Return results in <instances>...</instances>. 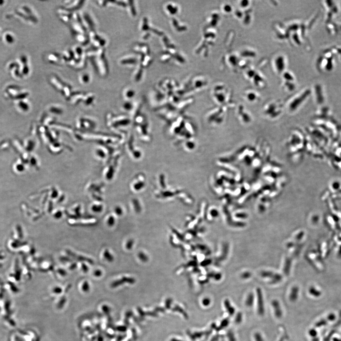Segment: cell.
<instances>
[{"mask_svg": "<svg viewBox=\"0 0 341 341\" xmlns=\"http://www.w3.org/2000/svg\"><path fill=\"white\" fill-rule=\"evenodd\" d=\"M224 305L227 313H228L230 316H233L235 313V308L231 304L230 301L228 299L225 300L224 301Z\"/></svg>", "mask_w": 341, "mask_h": 341, "instance_id": "cell-11", "label": "cell"}, {"mask_svg": "<svg viewBox=\"0 0 341 341\" xmlns=\"http://www.w3.org/2000/svg\"><path fill=\"white\" fill-rule=\"evenodd\" d=\"M336 318V316L333 314H331L329 315L328 317V319L330 321H333Z\"/></svg>", "mask_w": 341, "mask_h": 341, "instance_id": "cell-24", "label": "cell"}, {"mask_svg": "<svg viewBox=\"0 0 341 341\" xmlns=\"http://www.w3.org/2000/svg\"><path fill=\"white\" fill-rule=\"evenodd\" d=\"M254 302V295L252 292L249 293L245 300V305L248 308L253 306Z\"/></svg>", "mask_w": 341, "mask_h": 341, "instance_id": "cell-12", "label": "cell"}, {"mask_svg": "<svg viewBox=\"0 0 341 341\" xmlns=\"http://www.w3.org/2000/svg\"><path fill=\"white\" fill-rule=\"evenodd\" d=\"M90 37L95 47L97 46L103 47L106 44V41L105 39L97 35V34L94 31H91Z\"/></svg>", "mask_w": 341, "mask_h": 341, "instance_id": "cell-4", "label": "cell"}, {"mask_svg": "<svg viewBox=\"0 0 341 341\" xmlns=\"http://www.w3.org/2000/svg\"><path fill=\"white\" fill-rule=\"evenodd\" d=\"M63 60L64 62H69L71 63V62L75 60V54L74 51L71 50H67L64 52V53L62 55Z\"/></svg>", "mask_w": 341, "mask_h": 341, "instance_id": "cell-8", "label": "cell"}, {"mask_svg": "<svg viewBox=\"0 0 341 341\" xmlns=\"http://www.w3.org/2000/svg\"><path fill=\"white\" fill-rule=\"evenodd\" d=\"M309 292L310 294L313 296L314 297H319L321 293L319 291L317 290L314 287H311L309 289Z\"/></svg>", "mask_w": 341, "mask_h": 341, "instance_id": "cell-14", "label": "cell"}, {"mask_svg": "<svg viewBox=\"0 0 341 341\" xmlns=\"http://www.w3.org/2000/svg\"><path fill=\"white\" fill-rule=\"evenodd\" d=\"M298 292L299 289L298 287L294 286L292 288L289 296V300L291 302H294L297 301L298 297Z\"/></svg>", "mask_w": 341, "mask_h": 341, "instance_id": "cell-10", "label": "cell"}, {"mask_svg": "<svg viewBox=\"0 0 341 341\" xmlns=\"http://www.w3.org/2000/svg\"><path fill=\"white\" fill-rule=\"evenodd\" d=\"M84 21L87 24L88 27L89 28L91 29V31H94V22L92 20V18L90 17V16L88 14H85L84 16Z\"/></svg>", "mask_w": 341, "mask_h": 341, "instance_id": "cell-13", "label": "cell"}, {"mask_svg": "<svg viewBox=\"0 0 341 341\" xmlns=\"http://www.w3.org/2000/svg\"><path fill=\"white\" fill-rule=\"evenodd\" d=\"M229 323V321L228 319H225L223 320L221 323L220 327L221 329L226 327V326L228 325Z\"/></svg>", "mask_w": 341, "mask_h": 341, "instance_id": "cell-19", "label": "cell"}, {"mask_svg": "<svg viewBox=\"0 0 341 341\" xmlns=\"http://www.w3.org/2000/svg\"><path fill=\"white\" fill-rule=\"evenodd\" d=\"M48 58H49V62H50L51 63H53V64H59L63 62H64L63 60L62 56L60 55L59 54H51L48 57Z\"/></svg>", "mask_w": 341, "mask_h": 341, "instance_id": "cell-9", "label": "cell"}, {"mask_svg": "<svg viewBox=\"0 0 341 341\" xmlns=\"http://www.w3.org/2000/svg\"><path fill=\"white\" fill-rule=\"evenodd\" d=\"M81 79L82 83H88L90 81V76L88 74H83L82 75Z\"/></svg>", "mask_w": 341, "mask_h": 341, "instance_id": "cell-16", "label": "cell"}, {"mask_svg": "<svg viewBox=\"0 0 341 341\" xmlns=\"http://www.w3.org/2000/svg\"><path fill=\"white\" fill-rule=\"evenodd\" d=\"M254 338L256 341H264L263 336L259 332H256L254 334Z\"/></svg>", "mask_w": 341, "mask_h": 341, "instance_id": "cell-17", "label": "cell"}, {"mask_svg": "<svg viewBox=\"0 0 341 341\" xmlns=\"http://www.w3.org/2000/svg\"><path fill=\"white\" fill-rule=\"evenodd\" d=\"M309 334L311 337H314L317 336V332L315 329H311L309 331Z\"/></svg>", "mask_w": 341, "mask_h": 341, "instance_id": "cell-20", "label": "cell"}, {"mask_svg": "<svg viewBox=\"0 0 341 341\" xmlns=\"http://www.w3.org/2000/svg\"><path fill=\"white\" fill-rule=\"evenodd\" d=\"M227 336L228 338L229 341H237L234 334L233 333V332L232 331H230L227 333Z\"/></svg>", "mask_w": 341, "mask_h": 341, "instance_id": "cell-18", "label": "cell"}, {"mask_svg": "<svg viewBox=\"0 0 341 341\" xmlns=\"http://www.w3.org/2000/svg\"><path fill=\"white\" fill-rule=\"evenodd\" d=\"M58 14L61 20L66 23L70 22L74 15L72 12L68 11L66 8H60L58 9Z\"/></svg>", "mask_w": 341, "mask_h": 341, "instance_id": "cell-3", "label": "cell"}, {"mask_svg": "<svg viewBox=\"0 0 341 341\" xmlns=\"http://www.w3.org/2000/svg\"><path fill=\"white\" fill-rule=\"evenodd\" d=\"M271 304L274 310V315L276 317L278 318L282 317L283 311L279 301L277 300H273L272 301Z\"/></svg>", "mask_w": 341, "mask_h": 341, "instance_id": "cell-6", "label": "cell"}, {"mask_svg": "<svg viewBox=\"0 0 341 341\" xmlns=\"http://www.w3.org/2000/svg\"><path fill=\"white\" fill-rule=\"evenodd\" d=\"M334 341H341L340 340H339L338 339L334 338Z\"/></svg>", "mask_w": 341, "mask_h": 341, "instance_id": "cell-27", "label": "cell"}, {"mask_svg": "<svg viewBox=\"0 0 341 341\" xmlns=\"http://www.w3.org/2000/svg\"><path fill=\"white\" fill-rule=\"evenodd\" d=\"M256 294H257V313L259 316H264V313H265L264 297H263L262 291L260 288H257L256 289Z\"/></svg>", "mask_w": 341, "mask_h": 341, "instance_id": "cell-2", "label": "cell"}, {"mask_svg": "<svg viewBox=\"0 0 341 341\" xmlns=\"http://www.w3.org/2000/svg\"><path fill=\"white\" fill-rule=\"evenodd\" d=\"M212 212L213 213H212V215L213 216H214V217H216V216H217V214H218V212H216V211H215V212H214V211H213Z\"/></svg>", "mask_w": 341, "mask_h": 341, "instance_id": "cell-26", "label": "cell"}, {"mask_svg": "<svg viewBox=\"0 0 341 341\" xmlns=\"http://www.w3.org/2000/svg\"><path fill=\"white\" fill-rule=\"evenodd\" d=\"M241 277H242L243 279H247L251 277V274L249 273L246 272V273H245L243 274H242V275H241Z\"/></svg>", "mask_w": 341, "mask_h": 341, "instance_id": "cell-22", "label": "cell"}, {"mask_svg": "<svg viewBox=\"0 0 341 341\" xmlns=\"http://www.w3.org/2000/svg\"><path fill=\"white\" fill-rule=\"evenodd\" d=\"M210 300L209 298H205L203 301V304L205 306H208L210 304Z\"/></svg>", "mask_w": 341, "mask_h": 341, "instance_id": "cell-23", "label": "cell"}, {"mask_svg": "<svg viewBox=\"0 0 341 341\" xmlns=\"http://www.w3.org/2000/svg\"><path fill=\"white\" fill-rule=\"evenodd\" d=\"M84 2L83 1H72L71 3H69V1H68V4H67V8H66V9H68V11L72 12L73 11H75L80 9L83 5Z\"/></svg>", "mask_w": 341, "mask_h": 341, "instance_id": "cell-7", "label": "cell"}, {"mask_svg": "<svg viewBox=\"0 0 341 341\" xmlns=\"http://www.w3.org/2000/svg\"><path fill=\"white\" fill-rule=\"evenodd\" d=\"M326 324V321H325V320H322L320 321L319 322H317L316 324V326L318 327H320L322 325H325Z\"/></svg>", "mask_w": 341, "mask_h": 341, "instance_id": "cell-21", "label": "cell"}, {"mask_svg": "<svg viewBox=\"0 0 341 341\" xmlns=\"http://www.w3.org/2000/svg\"><path fill=\"white\" fill-rule=\"evenodd\" d=\"M312 341H319V339L317 336H314V337H312Z\"/></svg>", "mask_w": 341, "mask_h": 341, "instance_id": "cell-25", "label": "cell"}, {"mask_svg": "<svg viewBox=\"0 0 341 341\" xmlns=\"http://www.w3.org/2000/svg\"><path fill=\"white\" fill-rule=\"evenodd\" d=\"M243 320L242 313L239 312L237 313L235 318V322L237 324H241Z\"/></svg>", "mask_w": 341, "mask_h": 341, "instance_id": "cell-15", "label": "cell"}, {"mask_svg": "<svg viewBox=\"0 0 341 341\" xmlns=\"http://www.w3.org/2000/svg\"><path fill=\"white\" fill-rule=\"evenodd\" d=\"M50 82L54 87L56 88L57 90L60 91L62 92H63L66 84L56 75H54L51 77L50 78Z\"/></svg>", "mask_w": 341, "mask_h": 341, "instance_id": "cell-5", "label": "cell"}, {"mask_svg": "<svg viewBox=\"0 0 341 341\" xmlns=\"http://www.w3.org/2000/svg\"><path fill=\"white\" fill-rule=\"evenodd\" d=\"M97 56L98 58L96 62L98 70L100 73H102V75H105L107 73H108V66L105 56V50L104 49L99 50Z\"/></svg>", "mask_w": 341, "mask_h": 341, "instance_id": "cell-1", "label": "cell"}]
</instances>
